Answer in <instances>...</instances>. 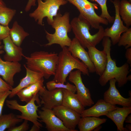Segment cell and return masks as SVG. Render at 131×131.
<instances>
[{
	"mask_svg": "<svg viewBox=\"0 0 131 131\" xmlns=\"http://www.w3.org/2000/svg\"><path fill=\"white\" fill-rule=\"evenodd\" d=\"M16 13V10L7 7L6 6L0 8V24L8 26Z\"/></svg>",
	"mask_w": 131,
	"mask_h": 131,
	"instance_id": "obj_28",
	"label": "cell"
},
{
	"mask_svg": "<svg viewBox=\"0 0 131 131\" xmlns=\"http://www.w3.org/2000/svg\"><path fill=\"white\" fill-rule=\"evenodd\" d=\"M40 120L44 123L48 131H71L64 125L62 121L55 115L52 109L43 107L38 111Z\"/></svg>",
	"mask_w": 131,
	"mask_h": 131,
	"instance_id": "obj_13",
	"label": "cell"
},
{
	"mask_svg": "<svg viewBox=\"0 0 131 131\" xmlns=\"http://www.w3.org/2000/svg\"><path fill=\"white\" fill-rule=\"evenodd\" d=\"M119 12L126 26L129 28L131 25V1L127 0H122L120 1Z\"/></svg>",
	"mask_w": 131,
	"mask_h": 131,
	"instance_id": "obj_27",
	"label": "cell"
},
{
	"mask_svg": "<svg viewBox=\"0 0 131 131\" xmlns=\"http://www.w3.org/2000/svg\"><path fill=\"white\" fill-rule=\"evenodd\" d=\"M3 48V46L0 45V54H2L4 52V51L2 50Z\"/></svg>",
	"mask_w": 131,
	"mask_h": 131,
	"instance_id": "obj_42",
	"label": "cell"
},
{
	"mask_svg": "<svg viewBox=\"0 0 131 131\" xmlns=\"http://www.w3.org/2000/svg\"><path fill=\"white\" fill-rule=\"evenodd\" d=\"M10 30L8 26L0 24V39L3 40L9 35Z\"/></svg>",
	"mask_w": 131,
	"mask_h": 131,
	"instance_id": "obj_34",
	"label": "cell"
},
{
	"mask_svg": "<svg viewBox=\"0 0 131 131\" xmlns=\"http://www.w3.org/2000/svg\"><path fill=\"white\" fill-rule=\"evenodd\" d=\"M11 92V90L0 92V116L2 115V109L5 100Z\"/></svg>",
	"mask_w": 131,
	"mask_h": 131,
	"instance_id": "obj_33",
	"label": "cell"
},
{
	"mask_svg": "<svg viewBox=\"0 0 131 131\" xmlns=\"http://www.w3.org/2000/svg\"><path fill=\"white\" fill-rule=\"evenodd\" d=\"M131 113V106L116 107L115 109L109 111L106 115L112 120L116 125L117 131H128L123 127V124L126 117Z\"/></svg>",
	"mask_w": 131,
	"mask_h": 131,
	"instance_id": "obj_21",
	"label": "cell"
},
{
	"mask_svg": "<svg viewBox=\"0 0 131 131\" xmlns=\"http://www.w3.org/2000/svg\"><path fill=\"white\" fill-rule=\"evenodd\" d=\"M116 107V105L107 102L104 99H100L92 107L84 109L81 114V116L98 117L105 115L109 111L115 109Z\"/></svg>",
	"mask_w": 131,
	"mask_h": 131,
	"instance_id": "obj_19",
	"label": "cell"
},
{
	"mask_svg": "<svg viewBox=\"0 0 131 131\" xmlns=\"http://www.w3.org/2000/svg\"><path fill=\"white\" fill-rule=\"evenodd\" d=\"M63 92L62 105L81 114L85 108L76 97L75 93L66 89H63Z\"/></svg>",
	"mask_w": 131,
	"mask_h": 131,
	"instance_id": "obj_23",
	"label": "cell"
},
{
	"mask_svg": "<svg viewBox=\"0 0 131 131\" xmlns=\"http://www.w3.org/2000/svg\"><path fill=\"white\" fill-rule=\"evenodd\" d=\"M101 126L100 125L97 127L94 130V131H99L101 128Z\"/></svg>",
	"mask_w": 131,
	"mask_h": 131,
	"instance_id": "obj_43",
	"label": "cell"
},
{
	"mask_svg": "<svg viewBox=\"0 0 131 131\" xmlns=\"http://www.w3.org/2000/svg\"><path fill=\"white\" fill-rule=\"evenodd\" d=\"M29 35L16 21L14 22L12 28L10 29L9 35L11 38L14 43L19 47H20L24 40Z\"/></svg>",
	"mask_w": 131,
	"mask_h": 131,
	"instance_id": "obj_25",
	"label": "cell"
},
{
	"mask_svg": "<svg viewBox=\"0 0 131 131\" xmlns=\"http://www.w3.org/2000/svg\"><path fill=\"white\" fill-rule=\"evenodd\" d=\"M74 6L80 12V15L87 20L92 28L98 29L100 24L107 25V20L101 18L96 13L98 5L88 0H66Z\"/></svg>",
	"mask_w": 131,
	"mask_h": 131,
	"instance_id": "obj_8",
	"label": "cell"
},
{
	"mask_svg": "<svg viewBox=\"0 0 131 131\" xmlns=\"http://www.w3.org/2000/svg\"><path fill=\"white\" fill-rule=\"evenodd\" d=\"M36 0H28V2L25 8V10L27 12L30 9L32 6L36 5Z\"/></svg>",
	"mask_w": 131,
	"mask_h": 131,
	"instance_id": "obj_37",
	"label": "cell"
},
{
	"mask_svg": "<svg viewBox=\"0 0 131 131\" xmlns=\"http://www.w3.org/2000/svg\"><path fill=\"white\" fill-rule=\"evenodd\" d=\"M3 40L4 44L3 48L6 52L4 57L5 60L17 62L21 61L24 55L22 48L14 43L10 35Z\"/></svg>",
	"mask_w": 131,
	"mask_h": 131,
	"instance_id": "obj_20",
	"label": "cell"
},
{
	"mask_svg": "<svg viewBox=\"0 0 131 131\" xmlns=\"http://www.w3.org/2000/svg\"><path fill=\"white\" fill-rule=\"evenodd\" d=\"M1 40L0 39V45H1Z\"/></svg>",
	"mask_w": 131,
	"mask_h": 131,
	"instance_id": "obj_46",
	"label": "cell"
},
{
	"mask_svg": "<svg viewBox=\"0 0 131 131\" xmlns=\"http://www.w3.org/2000/svg\"><path fill=\"white\" fill-rule=\"evenodd\" d=\"M28 121L25 120L24 122L20 125L15 126L8 129V131H26L29 129V125L28 124Z\"/></svg>",
	"mask_w": 131,
	"mask_h": 131,
	"instance_id": "obj_32",
	"label": "cell"
},
{
	"mask_svg": "<svg viewBox=\"0 0 131 131\" xmlns=\"http://www.w3.org/2000/svg\"><path fill=\"white\" fill-rule=\"evenodd\" d=\"M90 0L97 2L100 6L101 10V13L99 16L100 17L106 19L109 23L112 24L113 23L115 17L111 16L109 13L107 6V0Z\"/></svg>",
	"mask_w": 131,
	"mask_h": 131,
	"instance_id": "obj_30",
	"label": "cell"
},
{
	"mask_svg": "<svg viewBox=\"0 0 131 131\" xmlns=\"http://www.w3.org/2000/svg\"><path fill=\"white\" fill-rule=\"evenodd\" d=\"M52 110L66 128L71 131H78L75 129L81 117L80 114L62 105Z\"/></svg>",
	"mask_w": 131,
	"mask_h": 131,
	"instance_id": "obj_11",
	"label": "cell"
},
{
	"mask_svg": "<svg viewBox=\"0 0 131 131\" xmlns=\"http://www.w3.org/2000/svg\"><path fill=\"white\" fill-rule=\"evenodd\" d=\"M23 120L18 118L12 113L2 115L0 116V131H4L15 126Z\"/></svg>",
	"mask_w": 131,
	"mask_h": 131,
	"instance_id": "obj_26",
	"label": "cell"
},
{
	"mask_svg": "<svg viewBox=\"0 0 131 131\" xmlns=\"http://www.w3.org/2000/svg\"><path fill=\"white\" fill-rule=\"evenodd\" d=\"M110 86L104 94V100L112 104L118 105L123 106H131V97L125 98L122 96L116 88V81L115 79L109 81Z\"/></svg>",
	"mask_w": 131,
	"mask_h": 131,
	"instance_id": "obj_14",
	"label": "cell"
},
{
	"mask_svg": "<svg viewBox=\"0 0 131 131\" xmlns=\"http://www.w3.org/2000/svg\"><path fill=\"white\" fill-rule=\"evenodd\" d=\"M102 40L103 49L107 55V62L104 72L100 76L99 82L101 86H104L110 80L114 78L117 82L118 86L121 87L128 81L127 76L129 72V65L126 63L121 66H117L116 61L111 57L112 42L110 39L108 37H104Z\"/></svg>",
	"mask_w": 131,
	"mask_h": 131,
	"instance_id": "obj_1",
	"label": "cell"
},
{
	"mask_svg": "<svg viewBox=\"0 0 131 131\" xmlns=\"http://www.w3.org/2000/svg\"><path fill=\"white\" fill-rule=\"evenodd\" d=\"M90 58L93 65L97 74L101 76L104 72L107 62L106 52L104 50L100 51L95 47L89 46L87 48Z\"/></svg>",
	"mask_w": 131,
	"mask_h": 131,
	"instance_id": "obj_16",
	"label": "cell"
},
{
	"mask_svg": "<svg viewBox=\"0 0 131 131\" xmlns=\"http://www.w3.org/2000/svg\"><path fill=\"white\" fill-rule=\"evenodd\" d=\"M117 44L118 46H124L126 49L131 47V28H129L126 31L123 33Z\"/></svg>",
	"mask_w": 131,
	"mask_h": 131,
	"instance_id": "obj_31",
	"label": "cell"
},
{
	"mask_svg": "<svg viewBox=\"0 0 131 131\" xmlns=\"http://www.w3.org/2000/svg\"><path fill=\"white\" fill-rule=\"evenodd\" d=\"M82 72L78 70L72 71L69 74L68 80L74 83L76 89L75 95L84 107L90 106L94 104L89 89L83 83L81 77Z\"/></svg>",
	"mask_w": 131,
	"mask_h": 131,
	"instance_id": "obj_9",
	"label": "cell"
},
{
	"mask_svg": "<svg viewBox=\"0 0 131 131\" xmlns=\"http://www.w3.org/2000/svg\"><path fill=\"white\" fill-rule=\"evenodd\" d=\"M24 66L26 71L25 77L21 79L19 84L11 90L9 96L10 98H13L20 90L30 85L35 83L43 78V74L40 73L35 72L27 68L25 65Z\"/></svg>",
	"mask_w": 131,
	"mask_h": 131,
	"instance_id": "obj_18",
	"label": "cell"
},
{
	"mask_svg": "<svg viewBox=\"0 0 131 131\" xmlns=\"http://www.w3.org/2000/svg\"><path fill=\"white\" fill-rule=\"evenodd\" d=\"M70 24L75 37L85 49L89 46L95 47L104 37V29L102 26L100 25L96 33L91 35L90 32V24L80 15L74 18Z\"/></svg>",
	"mask_w": 131,
	"mask_h": 131,
	"instance_id": "obj_5",
	"label": "cell"
},
{
	"mask_svg": "<svg viewBox=\"0 0 131 131\" xmlns=\"http://www.w3.org/2000/svg\"><path fill=\"white\" fill-rule=\"evenodd\" d=\"M26 61V67L33 71L41 73L47 79L54 75L58 63V54L55 52L36 51L29 57L23 55Z\"/></svg>",
	"mask_w": 131,
	"mask_h": 131,
	"instance_id": "obj_2",
	"label": "cell"
},
{
	"mask_svg": "<svg viewBox=\"0 0 131 131\" xmlns=\"http://www.w3.org/2000/svg\"><path fill=\"white\" fill-rule=\"evenodd\" d=\"M39 96L38 93L24 105L19 104L16 100H7L6 105L10 109L17 110L21 113V115H16L17 117L30 121L41 129L43 125L39 122V117L37 113L38 108L41 105Z\"/></svg>",
	"mask_w": 131,
	"mask_h": 131,
	"instance_id": "obj_6",
	"label": "cell"
},
{
	"mask_svg": "<svg viewBox=\"0 0 131 131\" xmlns=\"http://www.w3.org/2000/svg\"><path fill=\"white\" fill-rule=\"evenodd\" d=\"M111 1L113 4L115 8V16L111 26L104 30V37L110 38L112 43L114 45L117 43L121 34L126 31L129 28L124 25L119 15L120 0H111Z\"/></svg>",
	"mask_w": 131,
	"mask_h": 131,
	"instance_id": "obj_10",
	"label": "cell"
},
{
	"mask_svg": "<svg viewBox=\"0 0 131 131\" xmlns=\"http://www.w3.org/2000/svg\"><path fill=\"white\" fill-rule=\"evenodd\" d=\"M107 119L93 116L81 117L78 124L80 131H91L105 123Z\"/></svg>",
	"mask_w": 131,
	"mask_h": 131,
	"instance_id": "obj_24",
	"label": "cell"
},
{
	"mask_svg": "<svg viewBox=\"0 0 131 131\" xmlns=\"http://www.w3.org/2000/svg\"><path fill=\"white\" fill-rule=\"evenodd\" d=\"M128 131H131V123L126 124L125 127Z\"/></svg>",
	"mask_w": 131,
	"mask_h": 131,
	"instance_id": "obj_40",
	"label": "cell"
},
{
	"mask_svg": "<svg viewBox=\"0 0 131 131\" xmlns=\"http://www.w3.org/2000/svg\"><path fill=\"white\" fill-rule=\"evenodd\" d=\"M44 78L39 82L25 87L16 94L20 100L26 103L30 101L33 96L38 93L44 86Z\"/></svg>",
	"mask_w": 131,
	"mask_h": 131,
	"instance_id": "obj_22",
	"label": "cell"
},
{
	"mask_svg": "<svg viewBox=\"0 0 131 131\" xmlns=\"http://www.w3.org/2000/svg\"><path fill=\"white\" fill-rule=\"evenodd\" d=\"M21 66L19 62L4 61L0 57V75L12 86L14 84V76L16 74L21 72Z\"/></svg>",
	"mask_w": 131,
	"mask_h": 131,
	"instance_id": "obj_17",
	"label": "cell"
},
{
	"mask_svg": "<svg viewBox=\"0 0 131 131\" xmlns=\"http://www.w3.org/2000/svg\"><path fill=\"white\" fill-rule=\"evenodd\" d=\"M6 6V5L3 0H0V8Z\"/></svg>",
	"mask_w": 131,
	"mask_h": 131,
	"instance_id": "obj_41",
	"label": "cell"
},
{
	"mask_svg": "<svg viewBox=\"0 0 131 131\" xmlns=\"http://www.w3.org/2000/svg\"><path fill=\"white\" fill-rule=\"evenodd\" d=\"M12 87L9 85L0 77V92L11 90Z\"/></svg>",
	"mask_w": 131,
	"mask_h": 131,
	"instance_id": "obj_35",
	"label": "cell"
},
{
	"mask_svg": "<svg viewBox=\"0 0 131 131\" xmlns=\"http://www.w3.org/2000/svg\"><path fill=\"white\" fill-rule=\"evenodd\" d=\"M68 49L74 57L81 60L87 67L89 72H95L94 66L90 58L88 53L75 37L72 40Z\"/></svg>",
	"mask_w": 131,
	"mask_h": 131,
	"instance_id": "obj_15",
	"label": "cell"
},
{
	"mask_svg": "<svg viewBox=\"0 0 131 131\" xmlns=\"http://www.w3.org/2000/svg\"><path fill=\"white\" fill-rule=\"evenodd\" d=\"M125 57L127 60V63L131 66V48L126 49L125 53Z\"/></svg>",
	"mask_w": 131,
	"mask_h": 131,
	"instance_id": "obj_36",
	"label": "cell"
},
{
	"mask_svg": "<svg viewBox=\"0 0 131 131\" xmlns=\"http://www.w3.org/2000/svg\"><path fill=\"white\" fill-rule=\"evenodd\" d=\"M38 6L29 15L33 18L39 25H44L43 20L47 17V22L51 25L53 21L54 17L56 16L60 7L67 4L66 0H37Z\"/></svg>",
	"mask_w": 131,
	"mask_h": 131,
	"instance_id": "obj_7",
	"label": "cell"
},
{
	"mask_svg": "<svg viewBox=\"0 0 131 131\" xmlns=\"http://www.w3.org/2000/svg\"><path fill=\"white\" fill-rule=\"evenodd\" d=\"M40 129L34 124H33L30 130V131H39L40 130Z\"/></svg>",
	"mask_w": 131,
	"mask_h": 131,
	"instance_id": "obj_38",
	"label": "cell"
},
{
	"mask_svg": "<svg viewBox=\"0 0 131 131\" xmlns=\"http://www.w3.org/2000/svg\"><path fill=\"white\" fill-rule=\"evenodd\" d=\"M46 86L47 90H50L56 89H62L67 90L74 93L76 92L75 86L71 84L68 82L66 84L60 82H57L53 80L50 81L46 83Z\"/></svg>",
	"mask_w": 131,
	"mask_h": 131,
	"instance_id": "obj_29",
	"label": "cell"
},
{
	"mask_svg": "<svg viewBox=\"0 0 131 131\" xmlns=\"http://www.w3.org/2000/svg\"><path fill=\"white\" fill-rule=\"evenodd\" d=\"M38 94L41 99V105L43 107L49 109L62 105L63 98V89H56L49 90L45 86L41 88Z\"/></svg>",
	"mask_w": 131,
	"mask_h": 131,
	"instance_id": "obj_12",
	"label": "cell"
},
{
	"mask_svg": "<svg viewBox=\"0 0 131 131\" xmlns=\"http://www.w3.org/2000/svg\"><path fill=\"white\" fill-rule=\"evenodd\" d=\"M127 79L128 81H131V75H129L127 76Z\"/></svg>",
	"mask_w": 131,
	"mask_h": 131,
	"instance_id": "obj_44",
	"label": "cell"
},
{
	"mask_svg": "<svg viewBox=\"0 0 131 131\" xmlns=\"http://www.w3.org/2000/svg\"><path fill=\"white\" fill-rule=\"evenodd\" d=\"M51 25L55 29V31L54 33L51 34L45 30L46 37L48 42L44 45V46L47 47L57 44L59 45L62 48L69 47L72 41L68 35V33L72 29L69 13L66 12L62 15L60 12L58 13L54 17Z\"/></svg>",
	"mask_w": 131,
	"mask_h": 131,
	"instance_id": "obj_4",
	"label": "cell"
},
{
	"mask_svg": "<svg viewBox=\"0 0 131 131\" xmlns=\"http://www.w3.org/2000/svg\"><path fill=\"white\" fill-rule=\"evenodd\" d=\"M131 91H129V96H130H130H131V92H130H130Z\"/></svg>",
	"mask_w": 131,
	"mask_h": 131,
	"instance_id": "obj_45",
	"label": "cell"
},
{
	"mask_svg": "<svg viewBox=\"0 0 131 131\" xmlns=\"http://www.w3.org/2000/svg\"><path fill=\"white\" fill-rule=\"evenodd\" d=\"M62 49L58 54V63L53 80L64 83L69 74L75 69L80 70L84 75L89 76L87 67L82 62L73 57L67 47Z\"/></svg>",
	"mask_w": 131,
	"mask_h": 131,
	"instance_id": "obj_3",
	"label": "cell"
},
{
	"mask_svg": "<svg viewBox=\"0 0 131 131\" xmlns=\"http://www.w3.org/2000/svg\"><path fill=\"white\" fill-rule=\"evenodd\" d=\"M126 123H131V115H129L126 117L125 120Z\"/></svg>",
	"mask_w": 131,
	"mask_h": 131,
	"instance_id": "obj_39",
	"label": "cell"
},
{
	"mask_svg": "<svg viewBox=\"0 0 131 131\" xmlns=\"http://www.w3.org/2000/svg\"><path fill=\"white\" fill-rule=\"evenodd\" d=\"M127 0L130 1H131V0Z\"/></svg>",
	"mask_w": 131,
	"mask_h": 131,
	"instance_id": "obj_47",
	"label": "cell"
}]
</instances>
